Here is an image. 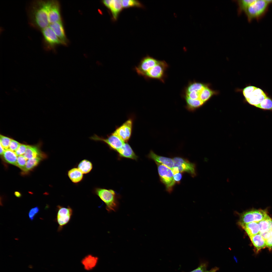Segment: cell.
<instances>
[{
	"mask_svg": "<svg viewBox=\"0 0 272 272\" xmlns=\"http://www.w3.org/2000/svg\"><path fill=\"white\" fill-rule=\"evenodd\" d=\"M148 157L155 161L156 163L163 165L172 171L174 168L173 159L169 158L158 155L151 150L148 155Z\"/></svg>",
	"mask_w": 272,
	"mask_h": 272,
	"instance_id": "2e32d148",
	"label": "cell"
},
{
	"mask_svg": "<svg viewBox=\"0 0 272 272\" xmlns=\"http://www.w3.org/2000/svg\"><path fill=\"white\" fill-rule=\"evenodd\" d=\"M78 168L83 174H86L91 171L93 168V165L89 160L84 159L79 163Z\"/></svg>",
	"mask_w": 272,
	"mask_h": 272,
	"instance_id": "484cf974",
	"label": "cell"
},
{
	"mask_svg": "<svg viewBox=\"0 0 272 272\" xmlns=\"http://www.w3.org/2000/svg\"><path fill=\"white\" fill-rule=\"evenodd\" d=\"M156 164L161 181L165 185L167 190L169 192L171 191L175 183L172 171L163 165L159 163Z\"/></svg>",
	"mask_w": 272,
	"mask_h": 272,
	"instance_id": "ba28073f",
	"label": "cell"
},
{
	"mask_svg": "<svg viewBox=\"0 0 272 272\" xmlns=\"http://www.w3.org/2000/svg\"><path fill=\"white\" fill-rule=\"evenodd\" d=\"M123 8H127L132 7L143 8L144 6L139 1L136 0H122Z\"/></svg>",
	"mask_w": 272,
	"mask_h": 272,
	"instance_id": "83f0119b",
	"label": "cell"
},
{
	"mask_svg": "<svg viewBox=\"0 0 272 272\" xmlns=\"http://www.w3.org/2000/svg\"><path fill=\"white\" fill-rule=\"evenodd\" d=\"M43 158L37 157L28 159L26 162L25 169L23 172H26L36 166Z\"/></svg>",
	"mask_w": 272,
	"mask_h": 272,
	"instance_id": "f546056e",
	"label": "cell"
},
{
	"mask_svg": "<svg viewBox=\"0 0 272 272\" xmlns=\"http://www.w3.org/2000/svg\"><path fill=\"white\" fill-rule=\"evenodd\" d=\"M15 195L17 197H21V195L20 193L18 192H15Z\"/></svg>",
	"mask_w": 272,
	"mask_h": 272,
	"instance_id": "ee69618b",
	"label": "cell"
},
{
	"mask_svg": "<svg viewBox=\"0 0 272 272\" xmlns=\"http://www.w3.org/2000/svg\"><path fill=\"white\" fill-rule=\"evenodd\" d=\"M94 192L105 204L108 212H110L117 210L119 207L120 197L114 190L97 187L95 188Z\"/></svg>",
	"mask_w": 272,
	"mask_h": 272,
	"instance_id": "7a4b0ae2",
	"label": "cell"
},
{
	"mask_svg": "<svg viewBox=\"0 0 272 272\" xmlns=\"http://www.w3.org/2000/svg\"><path fill=\"white\" fill-rule=\"evenodd\" d=\"M258 223L260 229L259 233L260 234L272 230V219L268 215L258 222Z\"/></svg>",
	"mask_w": 272,
	"mask_h": 272,
	"instance_id": "7402d4cb",
	"label": "cell"
},
{
	"mask_svg": "<svg viewBox=\"0 0 272 272\" xmlns=\"http://www.w3.org/2000/svg\"><path fill=\"white\" fill-rule=\"evenodd\" d=\"M23 156L26 159L37 157H40L42 158L44 157V155L41 153L38 148L36 147L30 146H28Z\"/></svg>",
	"mask_w": 272,
	"mask_h": 272,
	"instance_id": "603a6c76",
	"label": "cell"
},
{
	"mask_svg": "<svg viewBox=\"0 0 272 272\" xmlns=\"http://www.w3.org/2000/svg\"><path fill=\"white\" fill-rule=\"evenodd\" d=\"M268 215L265 210H252L243 214L241 218L240 224L258 222L264 218Z\"/></svg>",
	"mask_w": 272,
	"mask_h": 272,
	"instance_id": "30bf717a",
	"label": "cell"
},
{
	"mask_svg": "<svg viewBox=\"0 0 272 272\" xmlns=\"http://www.w3.org/2000/svg\"><path fill=\"white\" fill-rule=\"evenodd\" d=\"M159 61L147 55L142 59L138 65L135 67L134 70L138 75L143 77L149 69L157 63Z\"/></svg>",
	"mask_w": 272,
	"mask_h": 272,
	"instance_id": "4fadbf2b",
	"label": "cell"
},
{
	"mask_svg": "<svg viewBox=\"0 0 272 272\" xmlns=\"http://www.w3.org/2000/svg\"><path fill=\"white\" fill-rule=\"evenodd\" d=\"M28 146L21 144L17 149L15 151V153L17 155L19 156L24 154Z\"/></svg>",
	"mask_w": 272,
	"mask_h": 272,
	"instance_id": "74e56055",
	"label": "cell"
},
{
	"mask_svg": "<svg viewBox=\"0 0 272 272\" xmlns=\"http://www.w3.org/2000/svg\"><path fill=\"white\" fill-rule=\"evenodd\" d=\"M250 238L254 247L256 253L266 247L265 240L259 233Z\"/></svg>",
	"mask_w": 272,
	"mask_h": 272,
	"instance_id": "d6986e66",
	"label": "cell"
},
{
	"mask_svg": "<svg viewBox=\"0 0 272 272\" xmlns=\"http://www.w3.org/2000/svg\"><path fill=\"white\" fill-rule=\"evenodd\" d=\"M206 86L200 83L192 82L189 83L185 88L184 92H188L192 91H201Z\"/></svg>",
	"mask_w": 272,
	"mask_h": 272,
	"instance_id": "4316f807",
	"label": "cell"
},
{
	"mask_svg": "<svg viewBox=\"0 0 272 272\" xmlns=\"http://www.w3.org/2000/svg\"><path fill=\"white\" fill-rule=\"evenodd\" d=\"M215 93V92L206 86L200 93L199 99L204 103Z\"/></svg>",
	"mask_w": 272,
	"mask_h": 272,
	"instance_id": "f1b7e54d",
	"label": "cell"
},
{
	"mask_svg": "<svg viewBox=\"0 0 272 272\" xmlns=\"http://www.w3.org/2000/svg\"><path fill=\"white\" fill-rule=\"evenodd\" d=\"M49 1L36 0L30 2L27 14L30 25L41 30L49 26L48 8Z\"/></svg>",
	"mask_w": 272,
	"mask_h": 272,
	"instance_id": "6da1fadb",
	"label": "cell"
},
{
	"mask_svg": "<svg viewBox=\"0 0 272 272\" xmlns=\"http://www.w3.org/2000/svg\"><path fill=\"white\" fill-rule=\"evenodd\" d=\"M57 208L55 220L58 225L57 231L60 232L70 221L73 215V210L69 206L65 207L58 205Z\"/></svg>",
	"mask_w": 272,
	"mask_h": 272,
	"instance_id": "52a82bcc",
	"label": "cell"
},
{
	"mask_svg": "<svg viewBox=\"0 0 272 272\" xmlns=\"http://www.w3.org/2000/svg\"><path fill=\"white\" fill-rule=\"evenodd\" d=\"M219 269V268L217 267H215L212 268L210 270H206L205 272H216Z\"/></svg>",
	"mask_w": 272,
	"mask_h": 272,
	"instance_id": "b9f144b4",
	"label": "cell"
},
{
	"mask_svg": "<svg viewBox=\"0 0 272 272\" xmlns=\"http://www.w3.org/2000/svg\"><path fill=\"white\" fill-rule=\"evenodd\" d=\"M168 67V64L165 61L159 60L157 63L149 69L143 77L146 80L156 79L164 82L165 72Z\"/></svg>",
	"mask_w": 272,
	"mask_h": 272,
	"instance_id": "5b68a950",
	"label": "cell"
},
{
	"mask_svg": "<svg viewBox=\"0 0 272 272\" xmlns=\"http://www.w3.org/2000/svg\"><path fill=\"white\" fill-rule=\"evenodd\" d=\"M89 256L84 259L83 261V263L87 268H90L93 267L97 262V258L91 256Z\"/></svg>",
	"mask_w": 272,
	"mask_h": 272,
	"instance_id": "836d02e7",
	"label": "cell"
},
{
	"mask_svg": "<svg viewBox=\"0 0 272 272\" xmlns=\"http://www.w3.org/2000/svg\"><path fill=\"white\" fill-rule=\"evenodd\" d=\"M272 4V0H256L248 7L244 11L248 21L254 19H258L263 16Z\"/></svg>",
	"mask_w": 272,
	"mask_h": 272,
	"instance_id": "3957f363",
	"label": "cell"
},
{
	"mask_svg": "<svg viewBox=\"0 0 272 272\" xmlns=\"http://www.w3.org/2000/svg\"><path fill=\"white\" fill-rule=\"evenodd\" d=\"M257 107L264 110L272 111V98L267 96Z\"/></svg>",
	"mask_w": 272,
	"mask_h": 272,
	"instance_id": "4dcf8cb0",
	"label": "cell"
},
{
	"mask_svg": "<svg viewBox=\"0 0 272 272\" xmlns=\"http://www.w3.org/2000/svg\"><path fill=\"white\" fill-rule=\"evenodd\" d=\"M173 159L174 168H177L179 172H187L191 174L193 177L196 175L195 164L179 157H175Z\"/></svg>",
	"mask_w": 272,
	"mask_h": 272,
	"instance_id": "8fae6325",
	"label": "cell"
},
{
	"mask_svg": "<svg viewBox=\"0 0 272 272\" xmlns=\"http://www.w3.org/2000/svg\"><path fill=\"white\" fill-rule=\"evenodd\" d=\"M133 123V119L130 118L117 127L113 132L124 142H127L131 135Z\"/></svg>",
	"mask_w": 272,
	"mask_h": 272,
	"instance_id": "7c38bea8",
	"label": "cell"
},
{
	"mask_svg": "<svg viewBox=\"0 0 272 272\" xmlns=\"http://www.w3.org/2000/svg\"><path fill=\"white\" fill-rule=\"evenodd\" d=\"M118 159L125 158L137 160L138 157L132 149L127 142H125L123 146L117 152Z\"/></svg>",
	"mask_w": 272,
	"mask_h": 272,
	"instance_id": "e0dca14e",
	"label": "cell"
},
{
	"mask_svg": "<svg viewBox=\"0 0 272 272\" xmlns=\"http://www.w3.org/2000/svg\"><path fill=\"white\" fill-rule=\"evenodd\" d=\"M174 179L175 182H179L182 178V175L180 173H177L173 175Z\"/></svg>",
	"mask_w": 272,
	"mask_h": 272,
	"instance_id": "60d3db41",
	"label": "cell"
},
{
	"mask_svg": "<svg viewBox=\"0 0 272 272\" xmlns=\"http://www.w3.org/2000/svg\"><path fill=\"white\" fill-rule=\"evenodd\" d=\"M240 225L249 237L259 233L260 229L258 222H251Z\"/></svg>",
	"mask_w": 272,
	"mask_h": 272,
	"instance_id": "ffe728a7",
	"label": "cell"
},
{
	"mask_svg": "<svg viewBox=\"0 0 272 272\" xmlns=\"http://www.w3.org/2000/svg\"><path fill=\"white\" fill-rule=\"evenodd\" d=\"M254 1V0H241L237 1L239 6V12L240 13L243 11L244 12Z\"/></svg>",
	"mask_w": 272,
	"mask_h": 272,
	"instance_id": "d6a6232c",
	"label": "cell"
},
{
	"mask_svg": "<svg viewBox=\"0 0 272 272\" xmlns=\"http://www.w3.org/2000/svg\"><path fill=\"white\" fill-rule=\"evenodd\" d=\"M40 211L39 208L37 206L31 208L28 213V217L31 221H33L36 215Z\"/></svg>",
	"mask_w": 272,
	"mask_h": 272,
	"instance_id": "8d00e7d4",
	"label": "cell"
},
{
	"mask_svg": "<svg viewBox=\"0 0 272 272\" xmlns=\"http://www.w3.org/2000/svg\"><path fill=\"white\" fill-rule=\"evenodd\" d=\"M102 2L110 11L113 20L114 21L117 20L123 8L122 0H105L103 1Z\"/></svg>",
	"mask_w": 272,
	"mask_h": 272,
	"instance_id": "5bb4252c",
	"label": "cell"
},
{
	"mask_svg": "<svg viewBox=\"0 0 272 272\" xmlns=\"http://www.w3.org/2000/svg\"><path fill=\"white\" fill-rule=\"evenodd\" d=\"M83 174L78 168H73L68 172L67 175L73 183H77L81 181L83 178Z\"/></svg>",
	"mask_w": 272,
	"mask_h": 272,
	"instance_id": "44dd1931",
	"label": "cell"
},
{
	"mask_svg": "<svg viewBox=\"0 0 272 272\" xmlns=\"http://www.w3.org/2000/svg\"><path fill=\"white\" fill-rule=\"evenodd\" d=\"M89 139L95 141H100L106 144L111 149L117 152L123 146L125 142L113 132L108 135L107 138L100 137L94 134Z\"/></svg>",
	"mask_w": 272,
	"mask_h": 272,
	"instance_id": "8992f818",
	"label": "cell"
},
{
	"mask_svg": "<svg viewBox=\"0 0 272 272\" xmlns=\"http://www.w3.org/2000/svg\"><path fill=\"white\" fill-rule=\"evenodd\" d=\"M207 267L206 263H202L196 269L189 272H205L206 271Z\"/></svg>",
	"mask_w": 272,
	"mask_h": 272,
	"instance_id": "ab89813d",
	"label": "cell"
},
{
	"mask_svg": "<svg viewBox=\"0 0 272 272\" xmlns=\"http://www.w3.org/2000/svg\"><path fill=\"white\" fill-rule=\"evenodd\" d=\"M15 152L9 149L5 151L3 156L4 159L7 163L16 166L17 158Z\"/></svg>",
	"mask_w": 272,
	"mask_h": 272,
	"instance_id": "d4e9b609",
	"label": "cell"
},
{
	"mask_svg": "<svg viewBox=\"0 0 272 272\" xmlns=\"http://www.w3.org/2000/svg\"><path fill=\"white\" fill-rule=\"evenodd\" d=\"M26 158L23 155L19 156L17 157L16 166L23 171L25 167L26 163Z\"/></svg>",
	"mask_w": 272,
	"mask_h": 272,
	"instance_id": "d590c367",
	"label": "cell"
},
{
	"mask_svg": "<svg viewBox=\"0 0 272 272\" xmlns=\"http://www.w3.org/2000/svg\"><path fill=\"white\" fill-rule=\"evenodd\" d=\"M186 103V108L189 111L193 112L200 107L203 103L199 99H192L184 97Z\"/></svg>",
	"mask_w": 272,
	"mask_h": 272,
	"instance_id": "cb8c5ba5",
	"label": "cell"
},
{
	"mask_svg": "<svg viewBox=\"0 0 272 272\" xmlns=\"http://www.w3.org/2000/svg\"><path fill=\"white\" fill-rule=\"evenodd\" d=\"M243 93L247 101L257 107L268 96L262 89L252 86L244 88Z\"/></svg>",
	"mask_w": 272,
	"mask_h": 272,
	"instance_id": "277c9868",
	"label": "cell"
},
{
	"mask_svg": "<svg viewBox=\"0 0 272 272\" xmlns=\"http://www.w3.org/2000/svg\"><path fill=\"white\" fill-rule=\"evenodd\" d=\"M5 151L4 149L0 144V154L1 155H3Z\"/></svg>",
	"mask_w": 272,
	"mask_h": 272,
	"instance_id": "7bdbcfd3",
	"label": "cell"
},
{
	"mask_svg": "<svg viewBox=\"0 0 272 272\" xmlns=\"http://www.w3.org/2000/svg\"><path fill=\"white\" fill-rule=\"evenodd\" d=\"M41 31L44 48L46 50L52 49L56 45L63 44L49 26L43 29Z\"/></svg>",
	"mask_w": 272,
	"mask_h": 272,
	"instance_id": "9c48e42d",
	"label": "cell"
},
{
	"mask_svg": "<svg viewBox=\"0 0 272 272\" xmlns=\"http://www.w3.org/2000/svg\"><path fill=\"white\" fill-rule=\"evenodd\" d=\"M20 145L21 144L18 142L11 139L9 149L13 151H15Z\"/></svg>",
	"mask_w": 272,
	"mask_h": 272,
	"instance_id": "f35d334b",
	"label": "cell"
},
{
	"mask_svg": "<svg viewBox=\"0 0 272 272\" xmlns=\"http://www.w3.org/2000/svg\"><path fill=\"white\" fill-rule=\"evenodd\" d=\"M49 26L53 30L63 44H65L66 39L61 21L50 24Z\"/></svg>",
	"mask_w": 272,
	"mask_h": 272,
	"instance_id": "ac0fdd59",
	"label": "cell"
},
{
	"mask_svg": "<svg viewBox=\"0 0 272 272\" xmlns=\"http://www.w3.org/2000/svg\"><path fill=\"white\" fill-rule=\"evenodd\" d=\"M11 139L7 137L0 135V144L5 150L9 149Z\"/></svg>",
	"mask_w": 272,
	"mask_h": 272,
	"instance_id": "e575fe53",
	"label": "cell"
},
{
	"mask_svg": "<svg viewBox=\"0 0 272 272\" xmlns=\"http://www.w3.org/2000/svg\"><path fill=\"white\" fill-rule=\"evenodd\" d=\"M265 239L266 247L269 250L272 249V230L260 234Z\"/></svg>",
	"mask_w": 272,
	"mask_h": 272,
	"instance_id": "1f68e13d",
	"label": "cell"
},
{
	"mask_svg": "<svg viewBox=\"0 0 272 272\" xmlns=\"http://www.w3.org/2000/svg\"><path fill=\"white\" fill-rule=\"evenodd\" d=\"M48 19L50 24L61 20L59 5L56 1H49Z\"/></svg>",
	"mask_w": 272,
	"mask_h": 272,
	"instance_id": "9a60e30c",
	"label": "cell"
}]
</instances>
